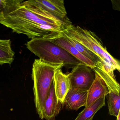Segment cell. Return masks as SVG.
<instances>
[{
  "mask_svg": "<svg viewBox=\"0 0 120 120\" xmlns=\"http://www.w3.org/2000/svg\"><path fill=\"white\" fill-rule=\"evenodd\" d=\"M95 66L93 69L104 81L109 90L107 104L109 114L117 117L120 112V88L114 76V70L102 61L98 62Z\"/></svg>",
  "mask_w": 120,
  "mask_h": 120,
  "instance_id": "cell-5",
  "label": "cell"
},
{
  "mask_svg": "<svg viewBox=\"0 0 120 120\" xmlns=\"http://www.w3.org/2000/svg\"><path fill=\"white\" fill-rule=\"evenodd\" d=\"M26 46L39 59L47 63L62 64L67 68L84 64L47 38L31 39L27 42Z\"/></svg>",
  "mask_w": 120,
  "mask_h": 120,
  "instance_id": "cell-3",
  "label": "cell"
},
{
  "mask_svg": "<svg viewBox=\"0 0 120 120\" xmlns=\"http://www.w3.org/2000/svg\"><path fill=\"white\" fill-rule=\"evenodd\" d=\"M61 32L96 54L105 64L120 71V62L108 52L101 39L94 32L72 24Z\"/></svg>",
  "mask_w": 120,
  "mask_h": 120,
  "instance_id": "cell-4",
  "label": "cell"
},
{
  "mask_svg": "<svg viewBox=\"0 0 120 120\" xmlns=\"http://www.w3.org/2000/svg\"><path fill=\"white\" fill-rule=\"evenodd\" d=\"M61 104L56 96L52 81L44 105V119L47 120H55L56 116L60 111Z\"/></svg>",
  "mask_w": 120,
  "mask_h": 120,
  "instance_id": "cell-11",
  "label": "cell"
},
{
  "mask_svg": "<svg viewBox=\"0 0 120 120\" xmlns=\"http://www.w3.org/2000/svg\"><path fill=\"white\" fill-rule=\"evenodd\" d=\"M1 17V16H0V17Z\"/></svg>",
  "mask_w": 120,
  "mask_h": 120,
  "instance_id": "cell-18",
  "label": "cell"
},
{
  "mask_svg": "<svg viewBox=\"0 0 120 120\" xmlns=\"http://www.w3.org/2000/svg\"><path fill=\"white\" fill-rule=\"evenodd\" d=\"M15 54L10 40L0 39V64H11L14 61Z\"/></svg>",
  "mask_w": 120,
  "mask_h": 120,
  "instance_id": "cell-14",
  "label": "cell"
},
{
  "mask_svg": "<svg viewBox=\"0 0 120 120\" xmlns=\"http://www.w3.org/2000/svg\"><path fill=\"white\" fill-rule=\"evenodd\" d=\"M95 78L93 83L88 91L85 107L103 96H106L109 92L106 85L102 79L95 73Z\"/></svg>",
  "mask_w": 120,
  "mask_h": 120,
  "instance_id": "cell-12",
  "label": "cell"
},
{
  "mask_svg": "<svg viewBox=\"0 0 120 120\" xmlns=\"http://www.w3.org/2000/svg\"><path fill=\"white\" fill-rule=\"evenodd\" d=\"M45 38H47L52 42L65 50L83 64L92 69L95 67V64L94 62L81 54L60 33L52 34Z\"/></svg>",
  "mask_w": 120,
  "mask_h": 120,
  "instance_id": "cell-7",
  "label": "cell"
},
{
  "mask_svg": "<svg viewBox=\"0 0 120 120\" xmlns=\"http://www.w3.org/2000/svg\"><path fill=\"white\" fill-rule=\"evenodd\" d=\"M23 0H0V16L9 14L19 6Z\"/></svg>",
  "mask_w": 120,
  "mask_h": 120,
  "instance_id": "cell-16",
  "label": "cell"
},
{
  "mask_svg": "<svg viewBox=\"0 0 120 120\" xmlns=\"http://www.w3.org/2000/svg\"><path fill=\"white\" fill-rule=\"evenodd\" d=\"M0 23L31 40L60 33L72 25L69 19H59L29 0H24L10 13L0 17Z\"/></svg>",
  "mask_w": 120,
  "mask_h": 120,
  "instance_id": "cell-1",
  "label": "cell"
},
{
  "mask_svg": "<svg viewBox=\"0 0 120 120\" xmlns=\"http://www.w3.org/2000/svg\"><path fill=\"white\" fill-rule=\"evenodd\" d=\"M71 88L88 91L93 83L95 74L92 68L85 64L75 66L67 74Z\"/></svg>",
  "mask_w": 120,
  "mask_h": 120,
  "instance_id": "cell-6",
  "label": "cell"
},
{
  "mask_svg": "<svg viewBox=\"0 0 120 120\" xmlns=\"http://www.w3.org/2000/svg\"><path fill=\"white\" fill-rule=\"evenodd\" d=\"M62 64L47 63L40 59L34 60L32 67L34 102L36 111L41 119H44V107L47 98L55 72L62 68Z\"/></svg>",
  "mask_w": 120,
  "mask_h": 120,
  "instance_id": "cell-2",
  "label": "cell"
},
{
  "mask_svg": "<svg viewBox=\"0 0 120 120\" xmlns=\"http://www.w3.org/2000/svg\"><path fill=\"white\" fill-rule=\"evenodd\" d=\"M88 91L71 88L65 97L63 104L68 109L77 111L87 101Z\"/></svg>",
  "mask_w": 120,
  "mask_h": 120,
  "instance_id": "cell-9",
  "label": "cell"
},
{
  "mask_svg": "<svg viewBox=\"0 0 120 120\" xmlns=\"http://www.w3.org/2000/svg\"><path fill=\"white\" fill-rule=\"evenodd\" d=\"M117 120H120V112L118 114V116L117 117Z\"/></svg>",
  "mask_w": 120,
  "mask_h": 120,
  "instance_id": "cell-17",
  "label": "cell"
},
{
  "mask_svg": "<svg viewBox=\"0 0 120 120\" xmlns=\"http://www.w3.org/2000/svg\"><path fill=\"white\" fill-rule=\"evenodd\" d=\"M33 4L62 20H68L64 0H29Z\"/></svg>",
  "mask_w": 120,
  "mask_h": 120,
  "instance_id": "cell-8",
  "label": "cell"
},
{
  "mask_svg": "<svg viewBox=\"0 0 120 120\" xmlns=\"http://www.w3.org/2000/svg\"><path fill=\"white\" fill-rule=\"evenodd\" d=\"M53 82L56 96L59 101L63 104L67 93L71 88L67 74L62 72L61 68L57 69L54 74Z\"/></svg>",
  "mask_w": 120,
  "mask_h": 120,
  "instance_id": "cell-10",
  "label": "cell"
},
{
  "mask_svg": "<svg viewBox=\"0 0 120 120\" xmlns=\"http://www.w3.org/2000/svg\"><path fill=\"white\" fill-rule=\"evenodd\" d=\"M105 96H103L85 109L75 120H92L94 116L102 107L105 106Z\"/></svg>",
  "mask_w": 120,
  "mask_h": 120,
  "instance_id": "cell-13",
  "label": "cell"
},
{
  "mask_svg": "<svg viewBox=\"0 0 120 120\" xmlns=\"http://www.w3.org/2000/svg\"><path fill=\"white\" fill-rule=\"evenodd\" d=\"M60 33L65 37L67 41L72 46L75 48L82 55L86 58L92 61L95 64L98 62L102 61L101 60L96 54H94L92 52L90 51L88 49L81 45L80 43H79L74 39L64 34L62 32H60Z\"/></svg>",
  "mask_w": 120,
  "mask_h": 120,
  "instance_id": "cell-15",
  "label": "cell"
}]
</instances>
